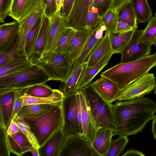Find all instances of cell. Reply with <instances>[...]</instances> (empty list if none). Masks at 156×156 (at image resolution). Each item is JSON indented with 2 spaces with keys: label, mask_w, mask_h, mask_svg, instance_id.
<instances>
[{
  "label": "cell",
  "mask_w": 156,
  "mask_h": 156,
  "mask_svg": "<svg viewBox=\"0 0 156 156\" xmlns=\"http://www.w3.org/2000/svg\"><path fill=\"white\" fill-rule=\"evenodd\" d=\"M112 106L117 128L114 135L128 136L142 131L156 112V104L144 97L124 101L117 100Z\"/></svg>",
  "instance_id": "1"
},
{
  "label": "cell",
  "mask_w": 156,
  "mask_h": 156,
  "mask_svg": "<svg viewBox=\"0 0 156 156\" xmlns=\"http://www.w3.org/2000/svg\"><path fill=\"white\" fill-rule=\"evenodd\" d=\"M156 66L153 55H148L134 62L119 63L102 72L101 76L112 81L122 91L129 85L148 73Z\"/></svg>",
  "instance_id": "2"
},
{
  "label": "cell",
  "mask_w": 156,
  "mask_h": 156,
  "mask_svg": "<svg viewBox=\"0 0 156 156\" xmlns=\"http://www.w3.org/2000/svg\"><path fill=\"white\" fill-rule=\"evenodd\" d=\"M91 83L81 90L96 129L103 128L116 131L117 128L112 104L106 101L98 94Z\"/></svg>",
  "instance_id": "3"
},
{
  "label": "cell",
  "mask_w": 156,
  "mask_h": 156,
  "mask_svg": "<svg viewBox=\"0 0 156 156\" xmlns=\"http://www.w3.org/2000/svg\"><path fill=\"white\" fill-rule=\"evenodd\" d=\"M24 119L30 127L41 147L62 127V103L55 105L50 111L41 117Z\"/></svg>",
  "instance_id": "4"
},
{
  "label": "cell",
  "mask_w": 156,
  "mask_h": 156,
  "mask_svg": "<svg viewBox=\"0 0 156 156\" xmlns=\"http://www.w3.org/2000/svg\"><path fill=\"white\" fill-rule=\"evenodd\" d=\"M49 80L42 68L37 64H34L24 69L0 77V90H23Z\"/></svg>",
  "instance_id": "5"
},
{
  "label": "cell",
  "mask_w": 156,
  "mask_h": 156,
  "mask_svg": "<svg viewBox=\"0 0 156 156\" xmlns=\"http://www.w3.org/2000/svg\"><path fill=\"white\" fill-rule=\"evenodd\" d=\"M73 62L68 52L58 53L53 51L43 56L37 64L42 68L49 80L65 82L70 75Z\"/></svg>",
  "instance_id": "6"
},
{
  "label": "cell",
  "mask_w": 156,
  "mask_h": 156,
  "mask_svg": "<svg viewBox=\"0 0 156 156\" xmlns=\"http://www.w3.org/2000/svg\"><path fill=\"white\" fill-rule=\"evenodd\" d=\"M62 107L64 133L67 137L75 135L81 136L76 91L64 97Z\"/></svg>",
  "instance_id": "7"
},
{
  "label": "cell",
  "mask_w": 156,
  "mask_h": 156,
  "mask_svg": "<svg viewBox=\"0 0 156 156\" xmlns=\"http://www.w3.org/2000/svg\"><path fill=\"white\" fill-rule=\"evenodd\" d=\"M156 87L154 75L148 73L124 88L117 100L126 101L144 97L155 89Z\"/></svg>",
  "instance_id": "8"
},
{
  "label": "cell",
  "mask_w": 156,
  "mask_h": 156,
  "mask_svg": "<svg viewBox=\"0 0 156 156\" xmlns=\"http://www.w3.org/2000/svg\"><path fill=\"white\" fill-rule=\"evenodd\" d=\"M143 31V30L134 31L130 40L120 53V63L136 61L151 53V45L139 42Z\"/></svg>",
  "instance_id": "9"
},
{
  "label": "cell",
  "mask_w": 156,
  "mask_h": 156,
  "mask_svg": "<svg viewBox=\"0 0 156 156\" xmlns=\"http://www.w3.org/2000/svg\"><path fill=\"white\" fill-rule=\"evenodd\" d=\"M60 156H100L92 144L80 136L68 137Z\"/></svg>",
  "instance_id": "10"
},
{
  "label": "cell",
  "mask_w": 156,
  "mask_h": 156,
  "mask_svg": "<svg viewBox=\"0 0 156 156\" xmlns=\"http://www.w3.org/2000/svg\"><path fill=\"white\" fill-rule=\"evenodd\" d=\"M93 0H74L70 14L66 20L67 27L76 30L87 29V16Z\"/></svg>",
  "instance_id": "11"
},
{
  "label": "cell",
  "mask_w": 156,
  "mask_h": 156,
  "mask_svg": "<svg viewBox=\"0 0 156 156\" xmlns=\"http://www.w3.org/2000/svg\"><path fill=\"white\" fill-rule=\"evenodd\" d=\"M49 18L46 44L43 56L54 51L58 40L67 27L66 20L61 15V11H57Z\"/></svg>",
  "instance_id": "12"
},
{
  "label": "cell",
  "mask_w": 156,
  "mask_h": 156,
  "mask_svg": "<svg viewBox=\"0 0 156 156\" xmlns=\"http://www.w3.org/2000/svg\"><path fill=\"white\" fill-rule=\"evenodd\" d=\"M17 90H0V127L6 129L13 118L14 101Z\"/></svg>",
  "instance_id": "13"
},
{
  "label": "cell",
  "mask_w": 156,
  "mask_h": 156,
  "mask_svg": "<svg viewBox=\"0 0 156 156\" xmlns=\"http://www.w3.org/2000/svg\"><path fill=\"white\" fill-rule=\"evenodd\" d=\"M106 31V27L101 22L91 31L82 51L74 62L71 72L86 62L90 53L103 37L104 33Z\"/></svg>",
  "instance_id": "14"
},
{
  "label": "cell",
  "mask_w": 156,
  "mask_h": 156,
  "mask_svg": "<svg viewBox=\"0 0 156 156\" xmlns=\"http://www.w3.org/2000/svg\"><path fill=\"white\" fill-rule=\"evenodd\" d=\"M44 2V0H13L9 16L20 22Z\"/></svg>",
  "instance_id": "15"
},
{
  "label": "cell",
  "mask_w": 156,
  "mask_h": 156,
  "mask_svg": "<svg viewBox=\"0 0 156 156\" xmlns=\"http://www.w3.org/2000/svg\"><path fill=\"white\" fill-rule=\"evenodd\" d=\"M45 8L46 5L44 2L39 7L25 19L20 22V27L18 46V51L19 53L25 55L24 52V47L27 34L35 24L38 20L44 14Z\"/></svg>",
  "instance_id": "16"
},
{
  "label": "cell",
  "mask_w": 156,
  "mask_h": 156,
  "mask_svg": "<svg viewBox=\"0 0 156 156\" xmlns=\"http://www.w3.org/2000/svg\"><path fill=\"white\" fill-rule=\"evenodd\" d=\"M94 90L105 100L112 104L117 100L121 93L111 80L103 76L91 83Z\"/></svg>",
  "instance_id": "17"
},
{
  "label": "cell",
  "mask_w": 156,
  "mask_h": 156,
  "mask_svg": "<svg viewBox=\"0 0 156 156\" xmlns=\"http://www.w3.org/2000/svg\"><path fill=\"white\" fill-rule=\"evenodd\" d=\"M67 138L64 133L62 128L58 129L38 149L40 156H60Z\"/></svg>",
  "instance_id": "18"
},
{
  "label": "cell",
  "mask_w": 156,
  "mask_h": 156,
  "mask_svg": "<svg viewBox=\"0 0 156 156\" xmlns=\"http://www.w3.org/2000/svg\"><path fill=\"white\" fill-rule=\"evenodd\" d=\"M77 91L79 95L81 110L83 129V136L81 137L92 144L95 136L96 129L83 91L82 90Z\"/></svg>",
  "instance_id": "19"
},
{
  "label": "cell",
  "mask_w": 156,
  "mask_h": 156,
  "mask_svg": "<svg viewBox=\"0 0 156 156\" xmlns=\"http://www.w3.org/2000/svg\"><path fill=\"white\" fill-rule=\"evenodd\" d=\"M113 54V52L108 54L93 66H85L77 83L75 90H81L91 83L94 77L107 65Z\"/></svg>",
  "instance_id": "20"
},
{
  "label": "cell",
  "mask_w": 156,
  "mask_h": 156,
  "mask_svg": "<svg viewBox=\"0 0 156 156\" xmlns=\"http://www.w3.org/2000/svg\"><path fill=\"white\" fill-rule=\"evenodd\" d=\"M113 52L109 34L106 32L105 35L99 41L89 55L86 61V67H91L108 54Z\"/></svg>",
  "instance_id": "21"
},
{
  "label": "cell",
  "mask_w": 156,
  "mask_h": 156,
  "mask_svg": "<svg viewBox=\"0 0 156 156\" xmlns=\"http://www.w3.org/2000/svg\"><path fill=\"white\" fill-rule=\"evenodd\" d=\"M50 22V18L44 14L42 21L34 51L31 61L33 64H37L43 56L46 41L47 34Z\"/></svg>",
  "instance_id": "22"
},
{
  "label": "cell",
  "mask_w": 156,
  "mask_h": 156,
  "mask_svg": "<svg viewBox=\"0 0 156 156\" xmlns=\"http://www.w3.org/2000/svg\"><path fill=\"white\" fill-rule=\"evenodd\" d=\"M114 131L111 129L101 128L96 130L92 145L100 156H105L110 146L112 139L114 135Z\"/></svg>",
  "instance_id": "23"
},
{
  "label": "cell",
  "mask_w": 156,
  "mask_h": 156,
  "mask_svg": "<svg viewBox=\"0 0 156 156\" xmlns=\"http://www.w3.org/2000/svg\"><path fill=\"white\" fill-rule=\"evenodd\" d=\"M20 24L15 20L0 26V52L5 50L19 34Z\"/></svg>",
  "instance_id": "24"
},
{
  "label": "cell",
  "mask_w": 156,
  "mask_h": 156,
  "mask_svg": "<svg viewBox=\"0 0 156 156\" xmlns=\"http://www.w3.org/2000/svg\"><path fill=\"white\" fill-rule=\"evenodd\" d=\"M7 141L11 153L17 156L29 152L33 147L26 136L20 131L12 135H7Z\"/></svg>",
  "instance_id": "25"
},
{
  "label": "cell",
  "mask_w": 156,
  "mask_h": 156,
  "mask_svg": "<svg viewBox=\"0 0 156 156\" xmlns=\"http://www.w3.org/2000/svg\"><path fill=\"white\" fill-rule=\"evenodd\" d=\"M64 96L59 90L54 89L53 93L46 98H37L23 93L21 96L22 107L32 104H51L57 105L61 104Z\"/></svg>",
  "instance_id": "26"
},
{
  "label": "cell",
  "mask_w": 156,
  "mask_h": 156,
  "mask_svg": "<svg viewBox=\"0 0 156 156\" xmlns=\"http://www.w3.org/2000/svg\"><path fill=\"white\" fill-rule=\"evenodd\" d=\"M33 64L25 55L20 54L0 67V77L24 69Z\"/></svg>",
  "instance_id": "27"
},
{
  "label": "cell",
  "mask_w": 156,
  "mask_h": 156,
  "mask_svg": "<svg viewBox=\"0 0 156 156\" xmlns=\"http://www.w3.org/2000/svg\"><path fill=\"white\" fill-rule=\"evenodd\" d=\"M90 32L87 29L76 31L68 50V52L74 62L82 51Z\"/></svg>",
  "instance_id": "28"
},
{
  "label": "cell",
  "mask_w": 156,
  "mask_h": 156,
  "mask_svg": "<svg viewBox=\"0 0 156 156\" xmlns=\"http://www.w3.org/2000/svg\"><path fill=\"white\" fill-rule=\"evenodd\" d=\"M54 106L51 104H37L24 105L17 115L23 119L39 117L48 112Z\"/></svg>",
  "instance_id": "29"
},
{
  "label": "cell",
  "mask_w": 156,
  "mask_h": 156,
  "mask_svg": "<svg viewBox=\"0 0 156 156\" xmlns=\"http://www.w3.org/2000/svg\"><path fill=\"white\" fill-rule=\"evenodd\" d=\"M135 30L109 34L110 44L114 54L121 53L130 40Z\"/></svg>",
  "instance_id": "30"
},
{
  "label": "cell",
  "mask_w": 156,
  "mask_h": 156,
  "mask_svg": "<svg viewBox=\"0 0 156 156\" xmlns=\"http://www.w3.org/2000/svg\"><path fill=\"white\" fill-rule=\"evenodd\" d=\"M86 64L87 62L86 61L78 66L74 71L71 72L65 82H60L59 89L64 97L68 96L76 91L75 88L77 83Z\"/></svg>",
  "instance_id": "31"
},
{
  "label": "cell",
  "mask_w": 156,
  "mask_h": 156,
  "mask_svg": "<svg viewBox=\"0 0 156 156\" xmlns=\"http://www.w3.org/2000/svg\"><path fill=\"white\" fill-rule=\"evenodd\" d=\"M137 21L146 23L152 16L151 9L147 0H131Z\"/></svg>",
  "instance_id": "32"
},
{
  "label": "cell",
  "mask_w": 156,
  "mask_h": 156,
  "mask_svg": "<svg viewBox=\"0 0 156 156\" xmlns=\"http://www.w3.org/2000/svg\"><path fill=\"white\" fill-rule=\"evenodd\" d=\"M42 16L38 20L34 26L28 32L26 36L24 52L27 57L30 60L34 53Z\"/></svg>",
  "instance_id": "33"
},
{
  "label": "cell",
  "mask_w": 156,
  "mask_h": 156,
  "mask_svg": "<svg viewBox=\"0 0 156 156\" xmlns=\"http://www.w3.org/2000/svg\"><path fill=\"white\" fill-rule=\"evenodd\" d=\"M118 11L119 21L124 22L136 30L137 20L132 2L130 1L126 3Z\"/></svg>",
  "instance_id": "34"
},
{
  "label": "cell",
  "mask_w": 156,
  "mask_h": 156,
  "mask_svg": "<svg viewBox=\"0 0 156 156\" xmlns=\"http://www.w3.org/2000/svg\"><path fill=\"white\" fill-rule=\"evenodd\" d=\"M76 31L67 27L58 40L53 51L58 53L68 52L70 44Z\"/></svg>",
  "instance_id": "35"
},
{
  "label": "cell",
  "mask_w": 156,
  "mask_h": 156,
  "mask_svg": "<svg viewBox=\"0 0 156 156\" xmlns=\"http://www.w3.org/2000/svg\"><path fill=\"white\" fill-rule=\"evenodd\" d=\"M54 89L45 83L35 84L23 90V93L30 96L37 98H46L51 95Z\"/></svg>",
  "instance_id": "36"
},
{
  "label": "cell",
  "mask_w": 156,
  "mask_h": 156,
  "mask_svg": "<svg viewBox=\"0 0 156 156\" xmlns=\"http://www.w3.org/2000/svg\"><path fill=\"white\" fill-rule=\"evenodd\" d=\"M156 39V18L152 16L145 29L143 30L139 42L152 45Z\"/></svg>",
  "instance_id": "37"
},
{
  "label": "cell",
  "mask_w": 156,
  "mask_h": 156,
  "mask_svg": "<svg viewBox=\"0 0 156 156\" xmlns=\"http://www.w3.org/2000/svg\"><path fill=\"white\" fill-rule=\"evenodd\" d=\"M19 38V34L5 50L0 52V67L20 54L18 51Z\"/></svg>",
  "instance_id": "38"
},
{
  "label": "cell",
  "mask_w": 156,
  "mask_h": 156,
  "mask_svg": "<svg viewBox=\"0 0 156 156\" xmlns=\"http://www.w3.org/2000/svg\"><path fill=\"white\" fill-rule=\"evenodd\" d=\"M13 118L18 125L20 131L26 136L33 147L38 149L40 147L37 140L28 123L24 119L20 118L17 115Z\"/></svg>",
  "instance_id": "39"
},
{
  "label": "cell",
  "mask_w": 156,
  "mask_h": 156,
  "mask_svg": "<svg viewBox=\"0 0 156 156\" xmlns=\"http://www.w3.org/2000/svg\"><path fill=\"white\" fill-rule=\"evenodd\" d=\"M101 22L106 29L108 34L113 32L119 21L118 11L111 9L101 17Z\"/></svg>",
  "instance_id": "40"
},
{
  "label": "cell",
  "mask_w": 156,
  "mask_h": 156,
  "mask_svg": "<svg viewBox=\"0 0 156 156\" xmlns=\"http://www.w3.org/2000/svg\"><path fill=\"white\" fill-rule=\"evenodd\" d=\"M129 140L127 136H119L116 140H112L105 156H118L122 154Z\"/></svg>",
  "instance_id": "41"
},
{
  "label": "cell",
  "mask_w": 156,
  "mask_h": 156,
  "mask_svg": "<svg viewBox=\"0 0 156 156\" xmlns=\"http://www.w3.org/2000/svg\"><path fill=\"white\" fill-rule=\"evenodd\" d=\"M101 22V17L97 9L91 5L87 16V29L91 31Z\"/></svg>",
  "instance_id": "42"
},
{
  "label": "cell",
  "mask_w": 156,
  "mask_h": 156,
  "mask_svg": "<svg viewBox=\"0 0 156 156\" xmlns=\"http://www.w3.org/2000/svg\"><path fill=\"white\" fill-rule=\"evenodd\" d=\"M113 0H93L91 5L96 8L101 17L109 9L112 8Z\"/></svg>",
  "instance_id": "43"
},
{
  "label": "cell",
  "mask_w": 156,
  "mask_h": 156,
  "mask_svg": "<svg viewBox=\"0 0 156 156\" xmlns=\"http://www.w3.org/2000/svg\"><path fill=\"white\" fill-rule=\"evenodd\" d=\"M10 153L7 141V129L0 127V156H9Z\"/></svg>",
  "instance_id": "44"
},
{
  "label": "cell",
  "mask_w": 156,
  "mask_h": 156,
  "mask_svg": "<svg viewBox=\"0 0 156 156\" xmlns=\"http://www.w3.org/2000/svg\"><path fill=\"white\" fill-rule=\"evenodd\" d=\"M13 0H0V22L3 23L9 16Z\"/></svg>",
  "instance_id": "45"
},
{
  "label": "cell",
  "mask_w": 156,
  "mask_h": 156,
  "mask_svg": "<svg viewBox=\"0 0 156 156\" xmlns=\"http://www.w3.org/2000/svg\"><path fill=\"white\" fill-rule=\"evenodd\" d=\"M46 8L44 14L49 18L52 16L57 11L56 0H44Z\"/></svg>",
  "instance_id": "46"
},
{
  "label": "cell",
  "mask_w": 156,
  "mask_h": 156,
  "mask_svg": "<svg viewBox=\"0 0 156 156\" xmlns=\"http://www.w3.org/2000/svg\"><path fill=\"white\" fill-rule=\"evenodd\" d=\"M23 94V90H17L14 101L13 118L17 115L22 107L21 96Z\"/></svg>",
  "instance_id": "47"
},
{
  "label": "cell",
  "mask_w": 156,
  "mask_h": 156,
  "mask_svg": "<svg viewBox=\"0 0 156 156\" xmlns=\"http://www.w3.org/2000/svg\"><path fill=\"white\" fill-rule=\"evenodd\" d=\"M74 0H63L61 10V15L66 20L71 10Z\"/></svg>",
  "instance_id": "48"
},
{
  "label": "cell",
  "mask_w": 156,
  "mask_h": 156,
  "mask_svg": "<svg viewBox=\"0 0 156 156\" xmlns=\"http://www.w3.org/2000/svg\"><path fill=\"white\" fill-rule=\"evenodd\" d=\"M132 30H135L128 24L122 22L118 21L113 33H122Z\"/></svg>",
  "instance_id": "49"
},
{
  "label": "cell",
  "mask_w": 156,
  "mask_h": 156,
  "mask_svg": "<svg viewBox=\"0 0 156 156\" xmlns=\"http://www.w3.org/2000/svg\"><path fill=\"white\" fill-rule=\"evenodd\" d=\"M20 131L18 125L13 118L11 120L7 129L8 135H12Z\"/></svg>",
  "instance_id": "50"
},
{
  "label": "cell",
  "mask_w": 156,
  "mask_h": 156,
  "mask_svg": "<svg viewBox=\"0 0 156 156\" xmlns=\"http://www.w3.org/2000/svg\"><path fill=\"white\" fill-rule=\"evenodd\" d=\"M131 0H113L112 9L118 10L122 6Z\"/></svg>",
  "instance_id": "51"
},
{
  "label": "cell",
  "mask_w": 156,
  "mask_h": 156,
  "mask_svg": "<svg viewBox=\"0 0 156 156\" xmlns=\"http://www.w3.org/2000/svg\"><path fill=\"white\" fill-rule=\"evenodd\" d=\"M122 156H144L145 155L142 152L136 150L130 149L127 151Z\"/></svg>",
  "instance_id": "52"
},
{
  "label": "cell",
  "mask_w": 156,
  "mask_h": 156,
  "mask_svg": "<svg viewBox=\"0 0 156 156\" xmlns=\"http://www.w3.org/2000/svg\"><path fill=\"white\" fill-rule=\"evenodd\" d=\"M152 119L151 131L154 138L156 140V115H155Z\"/></svg>",
  "instance_id": "53"
},
{
  "label": "cell",
  "mask_w": 156,
  "mask_h": 156,
  "mask_svg": "<svg viewBox=\"0 0 156 156\" xmlns=\"http://www.w3.org/2000/svg\"><path fill=\"white\" fill-rule=\"evenodd\" d=\"M30 152L33 156H40L38 149L32 147L30 149Z\"/></svg>",
  "instance_id": "54"
},
{
  "label": "cell",
  "mask_w": 156,
  "mask_h": 156,
  "mask_svg": "<svg viewBox=\"0 0 156 156\" xmlns=\"http://www.w3.org/2000/svg\"><path fill=\"white\" fill-rule=\"evenodd\" d=\"M57 5V11H61L63 0H56Z\"/></svg>",
  "instance_id": "55"
},
{
  "label": "cell",
  "mask_w": 156,
  "mask_h": 156,
  "mask_svg": "<svg viewBox=\"0 0 156 156\" xmlns=\"http://www.w3.org/2000/svg\"><path fill=\"white\" fill-rule=\"evenodd\" d=\"M154 46H155V47H156V39L154 41V43H153V44Z\"/></svg>",
  "instance_id": "56"
},
{
  "label": "cell",
  "mask_w": 156,
  "mask_h": 156,
  "mask_svg": "<svg viewBox=\"0 0 156 156\" xmlns=\"http://www.w3.org/2000/svg\"><path fill=\"white\" fill-rule=\"evenodd\" d=\"M153 55L154 57H155V58L156 59V51L155 53L154 54H153Z\"/></svg>",
  "instance_id": "57"
},
{
  "label": "cell",
  "mask_w": 156,
  "mask_h": 156,
  "mask_svg": "<svg viewBox=\"0 0 156 156\" xmlns=\"http://www.w3.org/2000/svg\"><path fill=\"white\" fill-rule=\"evenodd\" d=\"M154 93L156 94V87L154 89Z\"/></svg>",
  "instance_id": "58"
},
{
  "label": "cell",
  "mask_w": 156,
  "mask_h": 156,
  "mask_svg": "<svg viewBox=\"0 0 156 156\" xmlns=\"http://www.w3.org/2000/svg\"><path fill=\"white\" fill-rule=\"evenodd\" d=\"M154 16L156 18V12H155V15H154Z\"/></svg>",
  "instance_id": "59"
}]
</instances>
